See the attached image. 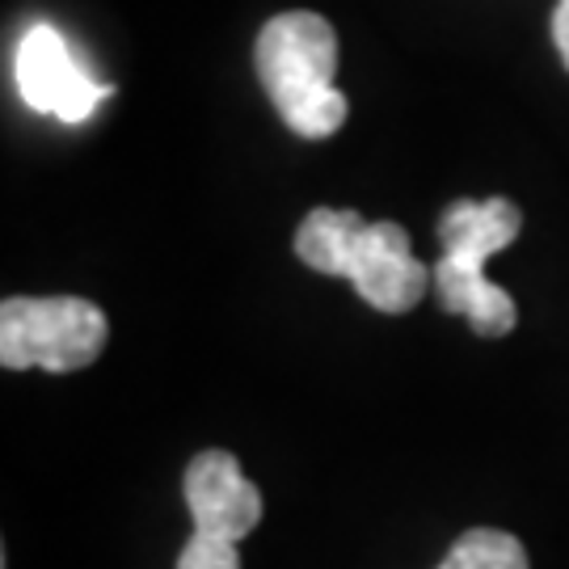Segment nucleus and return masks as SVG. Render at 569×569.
I'll return each mask as SVG.
<instances>
[{
	"instance_id": "5",
	"label": "nucleus",
	"mask_w": 569,
	"mask_h": 569,
	"mask_svg": "<svg viewBox=\"0 0 569 569\" xmlns=\"http://www.w3.org/2000/svg\"><path fill=\"white\" fill-rule=\"evenodd\" d=\"M13 81H18L21 102L34 114H51L60 122H84L93 110L114 93L106 81L89 77L72 47L56 26H30L13 51Z\"/></svg>"
},
{
	"instance_id": "7",
	"label": "nucleus",
	"mask_w": 569,
	"mask_h": 569,
	"mask_svg": "<svg viewBox=\"0 0 569 569\" xmlns=\"http://www.w3.org/2000/svg\"><path fill=\"white\" fill-rule=\"evenodd\" d=\"M439 569H528V549L510 531L472 528L451 545Z\"/></svg>"
},
{
	"instance_id": "2",
	"label": "nucleus",
	"mask_w": 569,
	"mask_h": 569,
	"mask_svg": "<svg viewBox=\"0 0 569 569\" xmlns=\"http://www.w3.org/2000/svg\"><path fill=\"white\" fill-rule=\"evenodd\" d=\"M253 63L262 77L266 98L274 102L279 119L305 136L326 140L350 114L346 93L333 84L338 77V34L321 13L291 9L262 26Z\"/></svg>"
},
{
	"instance_id": "1",
	"label": "nucleus",
	"mask_w": 569,
	"mask_h": 569,
	"mask_svg": "<svg viewBox=\"0 0 569 569\" xmlns=\"http://www.w3.org/2000/svg\"><path fill=\"white\" fill-rule=\"evenodd\" d=\"M300 262L329 279H346L380 312H409L422 305L435 274L413 253L409 232L392 220H363L359 211L317 207L296 232Z\"/></svg>"
},
{
	"instance_id": "6",
	"label": "nucleus",
	"mask_w": 569,
	"mask_h": 569,
	"mask_svg": "<svg viewBox=\"0 0 569 569\" xmlns=\"http://www.w3.org/2000/svg\"><path fill=\"white\" fill-rule=\"evenodd\" d=\"M182 489L199 536L241 545L262 523V493L241 472L232 451H199L186 468Z\"/></svg>"
},
{
	"instance_id": "3",
	"label": "nucleus",
	"mask_w": 569,
	"mask_h": 569,
	"mask_svg": "<svg viewBox=\"0 0 569 569\" xmlns=\"http://www.w3.org/2000/svg\"><path fill=\"white\" fill-rule=\"evenodd\" d=\"M519 232H523V211L510 199H481V203L460 199L439 220L443 258L430 270L435 296L448 312L468 317L472 333L481 338H507L519 321L515 300L486 279V262L502 253Z\"/></svg>"
},
{
	"instance_id": "9",
	"label": "nucleus",
	"mask_w": 569,
	"mask_h": 569,
	"mask_svg": "<svg viewBox=\"0 0 569 569\" xmlns=\"http://www.w3.org/2000/svg\"><path fill=\"white\" fill-rule=\"evenodd\" d=\"M552 42H557V56L569 68V0H557L552 9Z\"/></svg>"
},
{
	"instance_id": "4",
	"label": "nucleus",
	"mask_w": 569,
	"mask_h": 569,
	"mask_svg": "<svg viewBox=\"0 0 569 569\" xmlns=\"http://www.w3.org/2000/svg\"><path fill=\"white\" fill-rule=\"evenodd\" d=\"M106 312L81 296H9L0 305V363L9 371H81L106 346Z\"/></svg>"
},
{
	"instance_id": "8",
	"label": "nucleus",
	"mask_w": 569,
	"mask_h": 569,
	"mask_svg": "<svg viewBox=\"0 0 569 569\" xmlns=\"http://www.w3.org/2000/svg\"><path fill=\"white\" fill-rule=\"evenodd\" d=\"M178 569H241V552L232 540H211L194 531L178 557Z\"/></svg>"
}]
</instances>
